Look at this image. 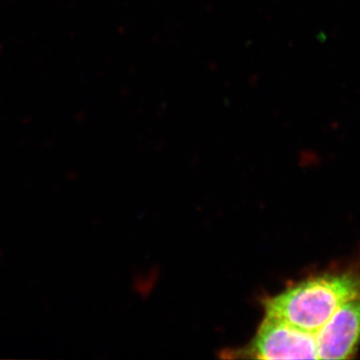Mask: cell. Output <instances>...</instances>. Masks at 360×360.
<instances>
[{
    "label": "cell",
    "mask_w": 360,
    "mask_h": 360,
    "mask_svg": "<svg viewBox=\"0 0 360 360\" xmlns=\"http://www.w3.org/2000/svg\"><path fill=\"white\" fill-rule=\"evenodd\" d=\"M356 298H360V269L352 266L304 279L269 298L264 307L266 314L317 333L341 305Z\"/></svg>",
    "instance_id": "cell-1"
},
{
    "label": "cell",
    "mask_w": 360,
    "mask_h": 360,
    "mask_svg": "<svg viewBox=\"0 0 360 360\" xmlns=\"http://www.w3.org/2000/svg\"><path fill=\"white\" fill-rule=\"evenodd\" d=\"M258 359H319L316 333L265 315L251 345Z\"/></svg>",
    "instance_id": "cell-2"
},
{
    "label": "cell",
    "mask_w": 360,
    "mask_h": 360,
    "mask_svg": "<svg viewBox=\"0 0 360 360\" xmlns=\"http://www.w3.org/2000/svg\"><path fill=\"white\" fill-rule=\"evenodd\" d=\"M319 359H350L360 343V298L341 305L316 333Z\"/></svg>",
    "instance_id": "cell-3"
}]
</instances>
